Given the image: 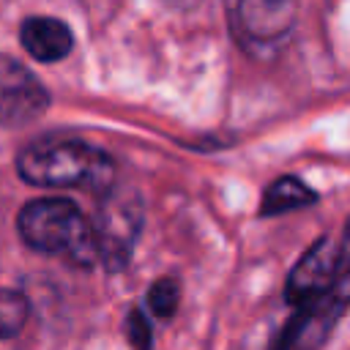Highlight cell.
<instances>
[{"mask_svg": "<svg viewBox=\"0 0 350 350\" xmlns=\"http://www.w3.org/2000/svg\"><path fill=\"white\" fill-rule=\"evenodd\" d=\"M49 107L41 79L11 55H0V126L22 129L38 120Z\"/></svg>", "mask_w": 350, "mask_h": 350, "instance_id": "obj_5", "label": "cell"}, {"mask_svg": "<svg viewBox=\"0 0 350 350\" xmlns=\"http://www.w3.org/2000/svg\"><path fill=\"white\" fill-rule=\"evenodd\" d=\"M298 0H238V30L246 44H279L295 25Z\"/></svg>", "mask_w": 350, "mask_h": 350, "instance_id": "obj_6", "label": "cell"}, {"mask_svg": "<svg viewBox=\"0 0 350 350\" xmlns=\"http://www.w3.org/2000/svg\"><path fill=\"white\" fill-rule=\"evenodd\" d=\"M178 301H180V284L172 276L156 279L148 290V306L159 320H170L178 309Z\"/></svg>", "mask_w": 350, "mask_h": 350, "instance_id": "obj_10", "label": "cell"}, {"mask_svg": "<svg viewBox=\"0 0 350 350\" xmlns=\"http://www.w3.org/2000/svg\"><path fill=\"white\" fill-rule=\"evenodd\" d=\"M347 246L345 238H331L323 235L290 271L287 284H284V298L298 306L306 301H314L334 290L342 279H347Z\"/></svg>", "mask_w": 350, "mask_h": 350, "instance_id": "obj_4", "label": "cell"}, {"mask_svg": "<svg viewBox=\"0 0 350 350\" xmlns=\"http://www.w3.org/2000/svg\"><path fill=\"white\" fill-rule=\"evenodd\" d=\"M123 331H126V339H129V345L134 350H153V325L142 314V309H131L126 314Z\"/></svg>", "mask_w": 350, "mask_h": 350, "instance_id": "obj_11", "label": "cell"}, {"mask_svg": "<svg viewBox=\"0 0 350 350\" xmlns=\"http://www.w3.org/2000/svg\"><path fill=\"white\" fill-rule=\"evenodd\" d=\"M19 44L38 63H57L71 52L74 36L68 25L55 16H27L19 25Z\"/></svg>", "mask_w": 350, "mask_h": 350, "instance_id": "obj_7", "label": "cell"}, {"mask_svg": "<svg viewBox=\"0 0 350 350\" xmlns=\"http://www.w3.org/2000/svg\"><path fill=\"white\" fill-rule=\"evenodd\" d=\"M139 227H142L139 194L131 189L115 186V183L104 189L98 197L96 221L90 224L93 243H96V260H101L107 271H120L134 252Z\"/></svg>", "mask_w": 350, "mask_h": 350, "instance_id": "obj_3", "label": "cell"}, {"mask_svg": "<svg viewBox=\"0 0 350 350\" xmlns=\"http://www.w3.org/2000/svg\"><path fill=\"white\" fill-rule=\"evenodd\" d=\"M16 172L25 183L41 189H90L112 186V159L82 139H36L16 156Z\"/></svg>", "mask_w": 350, "mask_h": 350, "instance_id": "obj_1", "label": "cell"}, {"mask_svg": "<svg viewBox=\"0 0 350 350\" xmlns=\"http://www.w3.org/2000/svg\"><path fill=\"white\" fill-rule=\"evenodd\" d=\"M172 3H183V0H172Z\"/></svg>", "mask_w": 350, "mask_h": 350, "instance_id": "obj_12", "label": "cell"}, {"mask_svg": "<svg viewBox=\"0 0 350 350\" xmlns=\"http://www.w3.org/2000/svg\"><path fill=\"white\" fill-rule=\"evenodd\" d=\"M16 230L36 252L63 257L79 268H90L96 262L90 221L79 205L66 197H41L27 202L16 216Z\"/></svg>", "mask_w": 350, "mask_h": 350, "instance_id": "obj_2", "label": "cell"}, {"mask_svg": "<svg viewBox=\"0 0 350 350\" xmlns=\"http://www.w3.org/2000/svg\"><path fill=\"white\" fill-rule=\"evenodd\" d=\"M314 200H317V194L304 180H298L295 175H282V178H276L265 189L262 202H260V216L290 213V211H298V208L312 205Z\"/></svg>", "mask_w": 350, "mask_h": 350, "instance_id": "obj_8", "label": "cell"}, {"mask_svg": "<svg viewBox=\"0 0 350 350\" xmlns=\"http://www.w3.org/2000/svg\"><path fill=\"white\" fill-rule=\"evenodd\" d=\"M27 298L19 290H0V342L16 336L27 323Z\"/></svg>", "mask_w": 350, "mask_h": 350, "instance_id": "obj_9", "label": "cell"}]
</instances>
